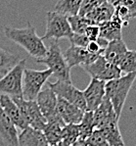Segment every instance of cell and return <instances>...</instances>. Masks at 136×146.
Here are the masks:
<instances>
[{
  "label": "cell",
  "instance_id": "cell-1",
  "mask_svg": "<svg viewBox=\"0 0 136 146\" xmlns=\"http://www.w3.org/2000/svg\"><path fill=\"white\" fill-rule=\"evenodd\" d=\"M4 35L23 47L32 57L35 58V60L41 59L46 55L47 47L44 44L43 39L37 35L35 28L30 23H28L24 28L21 29L5 27Z\"/></svg>",
  "mask_w": 136,
  "mask_h": 146
},
{
  "label": "cell",
  "instance_id": "cell-2",
  "mask_svg": "<svg viewBox=\"0 0 136 146\" xmlns=\"http://www.w3.org/2000/svg\"><path fill=\"white\" fill-rule=\"evenodd\" d=\"M135 78L136 74L130 73L105 82V97L108 98L111 102L118 119L120 118L124 103Z\"/></svg>",
  "mask_w": 136,
  "mask_h": 146
},
{
  "label": "cell",
  "instance_id": "cell-3",
  "mask_svg": "<svg viewBox=\"0 0 136 146\" xmlns=\"http://www.w3.org/2000/svg\"><path fill=\"white\" fill-rule=\"evenodd\" d=\"M38 64H44L52 72V76L60 82H71V69L64 58L63 52L57 40L51 42L47 48L46 55L41 59H37Z\"/></svg>",
  "mask_w": 136,
  "mask_h": 146
},
{
  "label": "cell",
  "instance_id": "cell-4",
  "mask_svg": "<svg viewBox=\"0 0 136 146\" xmlns=\"http://www.w3.org/2000/svg\"><path fill=\"white\" fill-rule=\"evenodd\" d=\"M26 59L19 61L0 78V94L10 97H23V75Z\"/></svg>",
  "mask_w": 136,
  "mask_h": 146
},
{
  "label": "cell",
  "instance_id": "cell-5",
  "mask_svg": "<svg viewBox=\"0 0 136 146\" xmlns=\"http://www.w3.org/2000/svg\"><path fill=\"white\" fill-rule=\"evenodd\" d=\"M52 76L49 69L36 71L24 69L23 75V98L26 100H35L37 94L42 90L43 85Z\"/></svg>",
  "mask_w": 136,
  "mask_h": 146
},
{
  "label": "cell",
  "instance_id": "cell-6",
  "mask_svg": "<svg viewBox=\"0 0 136 146\" xmlns=\"http://www.w3.org/2000/svg\"><path fill=\"white\" fill-rule=\"evenodd\" d=\"M73 35L72 29L68 21V17L55 11L46 14V31L42 39H70Z\"/></svg>",
  "mask_w": 136,
  "mask_h": 146
},
{
  "label": "cell",
  "instance_id": "cell-7",
  "mask_svg": "<svg viewBox=\"0 0 136 146\" xmlns=\"http://www.w3.org/2000/svg\"><path fill=\"white\" fill-rule=\"evenodd\" d=\"M19 108V111L24 121L28 125L37 131H43L46 125V120L40 112L35 100H26L23 97H11Z\"/></svg>",
  "mask_w": 136,
  "mask_h": 146
},
{
  "label": "cell",
  "instance_id": "cell-8",
  "mask_svg": "<svg viewBox=\"0 0 136 146\" xmlns=\"http://www.w3.org/2000/svg\"><path fill=\"white\" fill-rule=\"evenodd\" d=\"M82 69L88 75H90L91 78H96V80L104 82L115 80V78L122 76L118 66L107 61L102 55L98 56L97 59L91 64L82 66Z\"/></svg>",
  "mask_w": 136,
  "mask_h": 146
},
{
  "label": "cell",
  "instance_id": "cell-9",
  "mask_svg": "<svg viewBox=\"0 0 136 146\" xmlns=\"http://www.w3.org/2000/svg\"><path fill=\"white\" fill-rule=\"evenodd\" d=\"M48 87L62 99L68 101L69 103L79 107V109L85 111L86 105L81 90L75 86L72 82H48Z\"/></svg>",
  "mask_w": 136,
  "mask_h": 146
},
{
  "label": "cell",
  "instance_id": "cell-10",
  "mask_svg": "<svg viewBox=\"0 0 136 146\" xmlns=\"http://www.w3.org/2000/svg\"><path fill=\"white\" fill-rule=\"evenodd\" d=\"M35 101L41 114L45 118L46 123L60 118L56 112L57 95L49 87L40 91L37 94Z\"/></svg>",
  "mask_w": 136,
  "mask_h": 146
},
{
  "label": "cell",
  "instance_id": "cell-11",
  "mask_svg": "<svg viewBox=\"0 0 136 146\" xmlns=\"http://www.w3.org/2000/svg\"><path fill=\"white\" fill-rule=\"evenodd\" d=\"M82 93L85 100V111H95L105 97V82L91 78L90 82Z\"/></svg>",
  "mask_w": 136,
  "mask_h": 146
},
{
  "label": "cell",
  "instance_id": "cell-12",
  "mask_svg": "<svg viewBox=\"0 0 136 146\" xmlns=\"http://www.w3.org/2000/svg\"><path fill=\"white\" fill-rule=\"evenodd\" d=\"M63 55L70 69L75 66L82 67L89 65L92 62H94L98 58V56H100L91 54L85 48L75 45H71L66 50V52L63 53Z\"/></svg>",
  "mask_w": 136,
  "mask_h": 146
},
{
  "label": "cell",
  "instance_id": "cell-13",
  "mask_svg": "<svg viewBox=\"0 0 136 146\" xmlns=\"http://www.w3.org/2000/svg\"><path fill=\"white\" fill-rule=\"evenodd\" d=\"M0 146H19V132L16 125L0 108Z\"/></svg>",
  "mask_w": 136,
  "mask_h": 146
},
{
  "label": "cell",
  "instance_id": "cell-14",
  "mask_svg": "<svg viewBox=\"0 0 136 146\" xmlns=\"http://www.w3.org/2000/svg\"><path fill=\"white\" fill-rule=\"evenodd\" d=\"M56 112L65 125H68V123L79 125L85 111L79 109V107L75 106V105L71 104L68 101L62 99L60 97H57Z\"/></svg>",
  "mask_w": 136,
  "mask_h": 146
},
{
  "label": "cell",
  "instance_id": "cell-15",
  "mask_svg": "<svg viewBox=\"0 0 136 146\" xmlns=\"http://www.w3.org/2000/svg\"><path fill=\"white\" fill-rule=\"evenodd\" d=\"M116 113L113 109V106L108 98L104 97L102 103L97 107L95 111H93V125L94 129H100L108 123L119 121Z\"/></svg>",
  "mask_w": 136,
  "mask_h": 146
},
{
  "label": "cell",
  "instance_id": "cell-16",
  "mask_svg": "<svg viewBox=\"0 0 136 146\" xmlns=\"http://www.w3.org/2000/svg\"><path fill=\"white\" fill-rule=\"evenodd\" d=\"M0 108L4 112V114L16 125L17 129L23 131L26 127H28V125L24 121L23 117L20 113L19 108L10 96L0 94Z\"/></svg>",
  "mask_w": 136,
  "mask_h": 146
},
{
  "label": "cell",
  "instance_id": "cell-17",
  "mask_svg": "<svg viewBox=\"0 0 136 146\" xmlns=\"http://www.w3.org/2000/svg\"><path fill=\"white\" fill-rule=\"evenodd\" d=\"M124 25L118 20L117 18L112 17L110 21L103 23L99 26V37L105 39L106 41L122 39V28Z\"/></svg>",
  "mask_w": 136,
  "mask_h": 146
},
{
  "label": "cell",
  "instance_id": "cell-18",
  "mask_svg": "<svg viewBox=\"0 0 136 146\" xmlns=\"http://www.w3.org/2000/svg\"><path fill=\"white\" fill-rule=\"evenodd\" d=\"M19 146H49L43 132L30 127L19 133Z\"/></svg>",
  "mask_w": 136,
  "mask_h": 146
},
{
  "label": "cell",
  "instance_id": "cell-19",
  "mask_svg": "<svg viewBox=\"0 0 136 146\" xmlns=\"http://www.w3.org/2000/svg\"><path fill=\"white\" fill-rule=\"evenodd\" d=\"M114 12H115V8L106 1L95 8L94 10L87 13L84 16V18H86L91 25L100 26L101 24L110 21L114 15Z\"/></svg>",
  "mask_w": 136,
  "mask_h": 146
},
{
  "label": "cell",
  "instance_id": "cell-20",
  "mask_svg": "<svg viewBox=\"0 0 136 146\" xmlns=\"http://www.w3.org/2000/svg\"><path fill=\"white\" fill-rule=\"evenodd\" d=\"M127 47L126 44L122 39L119 40H113V41H109L107 46L105 47L102 56L107 60V61L111 62L112 64L117 66L118 63L119 62L120 58L124 55V53L127 51Z\"/></svg>",
  "mask_w": 136,
  "mask_h": 146
},
{
  "label": "cell",
  "instance_id": "cell-21",
  "mask_svg": "<svg viewBox=\"0 0 136 146\" xmlns=\"http://www.w3.org/2000/svg\"><path fill=\"white\" fill-rule=\"evenodd\" d=\"M64 125L65 123L61 120V118L46 123V125L42 132H43L49 145H57L62 140L61 134Z\"/></svg>",
  "mask_w": 136,
  "mask_h": 146
},
{
  "label": "cell",
  "instance_id": "cell-22",
  "mask_svg": "<svg viewBox=\"0 0 136 146\" xmlns=\"http://www.w3.org/2000/svg\"><path fill=\"white\" fill-rule=\"evenodd\" d=\"M111 146H124L123 138L119 127V121H115L99 129Z\"/></svg>",
  "mask_w": 136,
  "mask_h": 146
},
{
  "label": "cell",
  "instance_id": "cell-23",
  "mask_svg": "<svg viewBox=\"0 0 136 146\" xmlns=\"http://www.w3.org/2000/svg\"><path fill=\"white\" fill-rule=\"evenodd\" d=\"M82 0H59L56 3L54 11L67 17L79 15Z\"/></svg>",
  "mask_w": 136,
  "mask_h": 146
},
{
  "label": "cell",
  "instance_id": "cell-24",
  "mask_svg": "<svg viewBox=\"0 0 136 146\" xmlns=\"http://www.w3.org/2000/svg\"><path fill=\"white\" fill-rule=\"evenodd\" d=\"M118 68L119 69L121 75L135 73L136 71V53L134 50H127L124 55L120 58L118 63Z\"/></svg>",
  "mask_w": 136,
  "mask_h": 146
},
{
  "label": "cell",
  "instance_id": "cell-25",
  "mask_svg": "<svg viewBox=\"0 0 136 146\" xmlns=\"http://www.w3.org/2000/svg\"><path fill=\"white\" fill-rule=\"evenodd\" d=\"M79 138L85 140L90 136L94 131V125H93V112L85 111L82 116L81 121L79 123Z\"/></svg>",
  "mask_w": 136,
  "mask_h": 146
},
{
  "label": "cell",
  "instance_id": "cell-26",
  "mask_svg": "<svg viewBox=\"0 0 136 146\" xmlns=\"http://www.w3.org/2000/svg\"><path fill=\"white\" fill-rule=\"evenodd\" d=\"M19 62V57L0 47V75H4Z\"/></svg>",
  "mask_w": 136,
  "mask_h": 146
},
{
  "label": "cell",
  "instance_id": "cell-27",
  "mask_svg": "<svg viewBox=\"0 0 136 146\" xmlns=\"http://www.w3.org/2000/svg\"><path fill=\"white\" fill-rule=\"evenodd\" d=\"M61 138H62V140L67 142L70 145L75 143V141L79 138V125H75V123H68V125H65L63 127V129H62Z\"/></svg>",
  "mask_w": 136,
  "mask_h": 146
},
{
  "label": "cell",
  "instance_id": "cell-28",
  "mask_svg": "<svg viewBox=\"0 0 136 146\" xmlns=\"http://www.w3.org/2000/svg\"><path fill=\"white\" fill-rule=\"evenodd\" d=\"M68 21L73 33H77V35H84L86 28L91 25L86 18L81 17L79 15L68 17Z\"/></svg>",
  "mask_w": 136,
  "mask_h": 146
},
{
  "label": "cell",
  "instance_id": "cell-29",
  "mask_svg": "<svg viewBox=\"0 0 136 146\" xmlns=\"http://www.w3.org/2000/svg\"><path fill=\"white\" fill-rule=\"evenodd\" d=\"M136 16V8L127 7V6H119V7L115 8V12H114L113 17L117 18L119 20L124 27L128 26V22L131 19L135 18Z\"/></svg>",
  "mask_w": 136,
  "mask_h": 146
},
{
  "label": "cell",
  "instance_id": "cell-30",
  "mask_svg": "<svg viewBox=\"0 0 136 146\" xmlns=\"http://www.w3.org/2000/svg\"><path fill=\"white\" fill-rule=\"evenodd\" d=\"M85 142L87 146H111L99 129H94L90 136L85 139Z\"/></svg>",
  "mask_w": 136,
  "mask_h": 146
},
{
  "label": "cell",
  "instance_id": "cell-31",
  "mask_svg": "<svg viewBox=\"0 0 136 146\" xmlns=\"http://www.w3.org/2000/svg\"><path fill=\"white\" fill-rule=\"evenodd\" d=\"M106 1L107 0H82L79 15L81 16V17H84L87 13L94 10L95 8H97L98 6H100Z\"/></svg>",
  "mask_w": 136,
  "mask_h": 146
},
{
  "label": "cell",
  "instance_id": "cell-32",
  "mask_svg": "<svg viewBox=\"0 0 136 146\" xmlns=\"http://www.w3.org/2000/svg\"><path fill=\"white\" fill-rule=\"evenodd\" d=\"M69 40L71 41V45L82 47V48H85L89 42V40L87 39V37H86L85 35H77V33H73L72 37Z\"/></svg>",
  "mask_w": 136,
  "mask_h": 146
},
{
  "label": "cell",
  "instance_id": "cell-33",
  "mask_svg": "<svg viewBox=\"0 0 136 146\" xmlns=\"http://www.w3.org/2000/svg\"><path fill=\"white\" fill-rule=\"evenodd\" d=\"M84 35L87 37L89 41H96L99 37V26H95V25L88 26L84 31Z\"/></svg>",
  "mask_w": 136,
  "mask_h": 146
},
{
  "label": "cell",
  "instance_id": "cell-34",
  "mask_svg": "<svg viewBox=\"0 0 136 146\" xmlns=\"http://www.w3.org/2000/svg\"><path fill=\"white\" fill-rule=\"evenodd\" d=\"M108 3H110L114 8L119 6H127V7L136 8L135 0H107Z\"/></svg>",
  "mask_w": 136,
  "mask_h": 146
},
{
  "label": "cell",
  "instance_id": "cell-35",
  "mask_svg": "<svg viewBox=\"0 0 136 146\" xmlns=\"http://www.w3.org/2000/svg\"><path fill=\"white\" fill-rule=\"evenodd\" d=\"M85 49L89 53L95 54V55H102V53L104 51V49L100 47L99 44L97 43V41H89Z\"/></svg>",
  "mask_w": 136,
  "mask_h": 146
},
{
  "label": "cell",
  "instance_id": "cell-36",
  "mask_svg": "<svg viewBox=\"0 0 136 146\" xmlns=\"http://www.w3.org/2000/svg\"><path fill=\"white\" fill-rule=\"evenodd\" d=\"M71 146H86V142H85V140H83V139L79 138L75 143H73Z\"/></svg>",
  "mask_w": 136,
  "mask_h": 146
},
{
  "label": "cell",
  "instance_id": "cell-37",
  "mask_svg": "<svg viewBox=\"0 0 136 146\" xmlns=\"http://www.w3.org/2000/svg\"><path fill=\"white\" fill-rule=\"evenodd\" d=\"M57 146H71V145H70V144H68L67 142H65V141L61 140V141H60V142L57 144Z\"/></svg>",
  "mask_w": 136,
  "mask_h": 146
},
{
  "label": "cell",
  "instance_id": "cell-38",
  "mask_svg": "<svg viewBox=\"0 0 136 146\" xmlns=\"http://www.w3.org/2000/svg\"><path fill=\"white\" fill-rule=\"evenodd\" d=\"M49 146H57V145H49Z\"/></svg>",
  "mask_w": 136,
  "mask_h": 146
},
{
  "label": "cell",
  "instance_id": "cell-39",
  "mask_svg": "<svg viewBox=\"0 0 136 146\" xmlns=\"http://www.w3.org/2000/svg\"><path fill=\"white\" fill-rule=\"evenodd\" d=\"M86 146H87V145H86Z\"/></svg>",
  "mask_w": 136,
  "mask_h": 146
}]
</instances>
